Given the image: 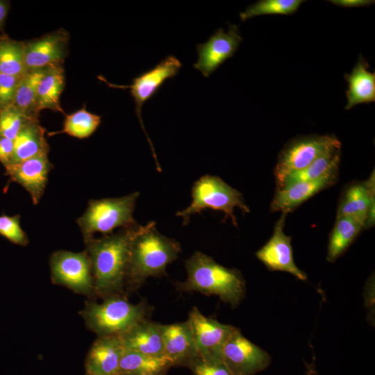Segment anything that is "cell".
<instances>
[{
    "instance_id": "836d02e7",
    "label": "cell",
    "mask_w": 375,
    "mask_h": 375,
    "mask_svg": "<svg viewBox=\"0 0 375 375\" xmlns=\"http://www.w3.org/2000/svg\"><path fill=\"white\" fill-rule=\"evenodd\" d=\"M21 76L0 74V108L12 104Z\"/></svg>"
},
{
    "instance_id": "f35d334b",
    "label": "cell",
    "mask_w": 375,
    "mask_h": 375,
    "mask_svg": "<svg viewBox=\"0 0 375 375\" xmlns=\"http://www.w3.org/2000/svg\"><path fill=\"white\" fill-rule=\"evenodd\" d=\"M166 372H162L156 373V374H142V375H166Z\"/></svg>"
},
{
    "instance_id": "f546056e",
    "label": "cell",
    "mask_w": 375,
    "mask_h": 375,
    "mask_svg": "<svg viewBox=\"0 0 375 375\" xmlns=\"http://www.w3.org/2000/svg\"><path fill=\"white\" fill-rule=\"evenodd\" d=\"M303 2L302 0H260L240 12V17L242 21H245L259 15H292Z\"/></svg>"
},
{
    "instance_id": "83f0119b",
    "label": "cell",
    "mask_w": 375,
    "mask_h": 375,
    "mask_svg": "<svg viewBox=\"0 0 375 375\" xmlns=\"http://www.w3.org/2000/svg\"><path fill=\"white\" fill-rule=\"evenodd\" d=\"M101 122V116L89 112L84 106L76 112L65 115L62 129L49 132L47 135L51 137L65 133L74 138L84 139L89 138L94 133Z\"/></svg>"
},
{
    "instance_id": "ba28073f",
    "label": "cell",
    "mask_w": 375,
    "mask_h": 375,
    "mask_svg": "<svg viewBox=\"0 0 375 375\" xmlns=\"http://www.w3.org/2000/svg\"><path fill=\"white\" fill-rule=\"evenodd\" d=\"M52 282L83 294H94L91 262L87 251L53 252L49 260Z\"/></svg>"
},
{
    "instance_id": "8fae6325",
    "label": "cell",
    "mask_w": 375,
    "mask_h": 375,
    "mask_svg": "<svg viewBox=\"0 0 375 375\" xmlns=\"http://www.w3.org/2000/svg\"><path fill=\"white\" fill-rule=\"evenodd\" d=\"M69 33L64 28L24 41L27 70L63 65L69 53Z\"/></svg>"
},
{
    "instance_id": "d590c367",
    "label": "cell",
    "mask_w": 375,
    "mask_h": 375,
    "mask_svg": "<svg viewBox=\"0 0 375 375\" xmlns=\"http://www.w3.org/2000/svg\"><path fill=\"white\" fill-rule=\"evenodd\" d=\"M328 1L334 5L346 8L367 6L374 3V1L372 0H331Z\"/></svg>"
},
{
    "instance_id": "6da1fadb",
    "label": "cell",
    "mask_w": 375,
    "mask_h": 375,
    "mask_svg": "<svg viewBox=\"0 0 375 375\" xmlns=\"http://www.w3.org/2000/svg\"><path fill=\"white\" fill-rule=\"evenodd\" d=\"M142 226L138 224L116 233L84 240L95 294L103 298L121 294L126 285L131 243Z\"/></svg>"
},
{
    "instance_id": "f1b7e54d",
    "label": "cell",
    "mask_w": 375,
    "mask_h": 375,
    "mask_svg": "<svg viewBox=\"0 0 375 375\" xmlns=\"http://www.w3.org/2000/svg\"><path fill=\"white\" fill-rule=\"evenodd\" d=\"M27 71L24 61V41L0 36V74L21 76Z\"/></svg>"
},
{
    "instance_id": "7a4b0ae2",
    "label": "cell",
    "mask_w": 375,
    "mask_h": 375,
    "mask_svg": "<svg viewBox=\"0 0 375 375\" xmlns=\"http://www.w3.org/2000/svg\"><path fill=\"white\" fill-rule=\"evenodd\" d=\"M185 268L187 278L176 283L177 290L216 295L232 307L243 299L245 281L239 271L225 267L199 251L185 261Z\"/></svg>"
},
{
    "instance_id": "ab89813d",
    "label": "cell",
    "mask_w": 375,
    "mask_h": 375,
    "mask_svg": "<svg viewBox=\"0 0 375 375\" xmlns=\"http://www.w3.org/2000/svg\"><path fill=\"white\" fill-rule=\"evenodd\" d=\"M1 34H3V33H1ZM1 34H0V36H1Z\"/></svg>"
},
{
    "instance_id": "cb8c5ba5",
    "label": "cell",
    "mask_w": 375,
    "mask_h": 375,
    "mask_svg": "<svg viewBox=\"0 0 375 375\" xmlns=\"http://www.w3.org/2000/svg\"><path fill=\"white\" fill-rule=\"evenodd\" d=\"M47 68L27 70L18 83L12 105L29 119H38V88Z\"/></svg>"
},
{
    "instance_id": "30bf717a",
    "label": "cell",
    "mask_w": 375,
    "mask_h": 375,
    "mask_svg": "<svg viewBox=\"0 0 375 375\" xmlns=\"http://www.w3.org/2000/svg\"><path fill=\"white\" fill-rule=\"evenodd\" d=\"M222 360L233 375H254L271 362L269 355L243 336L238 328L224 344Z\"/></svg>"
},
{
    "instance_id": "ffe728a7",
    "label": "cell",
    "mask_w": 375,
    "mask_h": 375,
    "mask_svg": "<svg viewBox=\"0 0 375 375\" xmlns=\"http://www.w3.org/2000/svg\"><path fill=\"white\" fill-rule=\"evenodd\" d=\"M369 67L366 60L360 55L352 72L344 75L349 84L346 110L358 104L375 101V73L369 72Z\"/></svg>"
},
{
    "instance_id": "603a6c76",
    "label": "cell",
    "mask_w": 375,
    "mask_h": 375,
    "mask_svg": "<svg viewBox=\"0 0 375 375\" xmlns=\"http://www.w3.org/2000/svg\"><path fill=\"white\" fill-rule=\"evenodd\" d=\"M65 85L63 65L48 67L38 88V110L40 112L42 110L49 109L65 115L60 105V96Z\"/></svg>"
},
{
    "instance_id": "8d00e7d4",
    "label": "cell",
    "mask_w": 375,
    "mask_h": 375,
    "mask_svg": "<svg viewBox=\"0 0 375 375\" xmlns=\"http://www.w3.org/2000/svg\"><path fill=\"white\" fill-rule=\"evenodd\" d=\"M10 7L9 1L0 0V34L3 33V27Z\"/></svg>"
},
{
    "instance_id": "74e56055",
    "label": "cell",
    "mask_w": 375,
    "mask_h": 375,
    "mask_svg": "<svg viewBox=\"0 0 375 375\" xmlns=\"http://www.w3.org/2000/svg\"><path fill=\"white\" fill-rule=\"evenodd\" d=\"M315 357H313V359L311 362L305 363L306 368L305 375H317V372L315 364Z\"/></svg>"
},
{
    "instance_id": "4316f807",
    "label": "cell",
    "mask_w": 375,
    "mask_h": 375,
    "mask_svg": "<svg viewBox=\"0 0 375 375\" xmlns=\"http://www.w3.org/2000/svg\"><path fill=\"white\" fill-rule=\"evenodd\" d=\"M363 227L362 224L351 217H337L328 241L326 260L334 262L339 258Z\"/></svg>"
},
{
    "instance_id": "484cf974",
    "label": "cell",
    "mask_w": 375,
    "mask_h": 375,
    "mask_svg": "<svg viewBox=\"0 0 375 375\" xmlns=\"http://www.w3.org/2000/svg\"><path fill=\"white\" fill-rule=\"evenodd\" d=\"M340 160V148L331 149L306 168L288 175L278 188L297 182L317 180L328 174L338 172Z\"/></svg>"
},
{
    "instance_id": "277c9868",
    "label": "cell",
    "mask_w": 375,
    "mask_h": 375,
    "mask_svg": "<svg viewBox=\"0 0 375 375\" xmlns=\"http://www.w3.org/2000/svg\"><path fill=\"white\" fill-rule=\"evenodd\" d=\"M148 306L131 303L121 294L106 297L103 302L88 301L81 311L87 326L99 337L119 336L145 319Z\"/></svg>"
},
{
    "instance_id": "1f68e13d",
    "label": "cell",
    "mask_w": 375,
    "mask_h": 375,
    "mask_svg": "<svg viewBox=\"0 0 375 375\" xmlns=\"http://www.w3.org/2000/svg\"><path fill=\"white\" fill-rule=\"evenodd\" d=\"M0 235L18 245L26 246L28 244V237L20 226L19 215L0 216Z\"/></svg>"
},
{
    "instance_id": "4dcf8cb0",
    "label": "cell",
    "mask_w": 375,
    "mask_h": 375,
    "mask_svg": "<svg viewBox=\"0 0 375 375\" xmlns=\"http://www.w3.org/2000/svg\"><path fill=\"white\" fill-rule=\"evenodd\" d=\"M32 120L12 105L0 108V136L14 140L21 128Z\"/></svg>"
},
{
    "instance_id": "2e32d148",
    "label": "cell",
    "mask_w": 375,
    "mask_h": 375,
    "mask_svg": "<svg viewBox=\"0 0 375 375\" xmlns=\"http://www.w3.org/2000/svg\"><path fill=\"white\" fill-rule=\"evenodd\" d=\"M164 356L174 366L189 367L199 357L188 321L160 324Z\"/></svg>"
},
{
    "instance_id": "60d3db41",
    "label": "cell",
    "mask_w": 375,
    "mask_h": 375,
    "mask_svg": "<svg viewBox=\"0 0 375 375\" xmlns=\"http://www.w3.org/2000/svg\"><path fill=\"white\" fill-rule=\"evenodd\" d=\"M86 375H88V374H86Z\"/></svg>"
},
{
    "instance_id": "8992f818",
    "label": "cell",
    "mask_w": 375,
    "mask_h": 375,
    "mask_svg": "<svg viewBox=\"0 0 375 375\" xmlns=\"http://www.w3.org/2000/svg\"><path fill=\"white\" fill-rule=\"evenodd\" d=\"M240 208L244 212H249L240 192L226 184L220 178L206 175L197 181L192 189V202L185 209L176 213L183 219V224L189 222L192 215L210 208L223 211L226 217H230L237 226L234 208Z\"/></svg>"
},
{
    "instance_id": "d6986e66",
    "label": "cell",
    "mask_w": 375,
    "mask_h": 375,
    "mask_svg": "<svg viewBox=\"0 0 375 375\" xmlns=\"http://www.w3.org/2000/svg\"><path fill=\"white\" fill-rule=\"evenodd\" d=\"M124 349L164 356L160 324L143 319L119 336Z\"/></svg>"
},
{
    "instance_id": "7402d4cb",
    "label": "cell",
    "mask_w": 375,
    "mask_h": 375,
    "mask_svg": "<svg viewBox=\"0 0 375 375\" xmlns=\"http://www.w3.org/2000/svg\"><path fill=\"white\" fill-rule=\"evenodd\" d=\"M13 142L14 151L10 165L42 153H49V146L45 137V129L38 119L26 123Z\"/></svg>"
},
{
    "instance_id": "d6a6232c",
    "label": "cell",
    "mask_w": 375,
    "mask_h": 375,
    "mask_svg": "<svg viewBox=\"0 0 375 375\" xmlns=\"http://www.w3.org/2000/svg\"><path fill=\"white\" fill-rule=\"evenodd\" d=\"M193 375H233L223 361L210 362L201 358L190 367Z\"/></svg>"
},
{
    "instance_id": "d4e9b609",
    "label": "cell",
    "mask_w": 375,
    "mask_h": 375,
    "mask_svg": "<svg viewBox=\"0 0 375 375\" xmlns=\"http://www.w3.org/2000/svg\"><path fill=\"white\" fill-rule=\"evenodd\" d=\"M173 367L165 356H149L124 349L118 375H142L167 372Z\"/></svg>"
},
{
    "instance_id": "9c48e42d",
    "label": "cell",
    "mask_w": 375,
    "mask_h": 375,
    "mask_svg": "<svg viewBox=\"0 0 375 375\" xmlns=\"http://www.w3.org/2000/svg\"><path fill=\"white\" fill-rule=\"evenodd\" d=\"M187 321L199 357L206 361H222L223 346L238 328L206 317L197 307L190 310Z\"/></svg>"
},
{
    "instance_id": "5bb4252c",
    "label": "cell",
    "mask_w": 375,
    "mask_h": 375,
    "mask_svg": "<svg viewBox=\"0 0 375 375\" xmlns=\"http://www.w3.org/2000/svg\"><path fill=\"white\" fill-rule=\"evenodd\" d=\"M286 214L283 213L275 224L269 240L256 253V257L269 269L288 272L299 280H306L307 275L296 265L291 238L284 233Z\"/></svg>"
},
{
    "instance_id": "4fadbf2b",
    "label": "cell",
    "mask_w": 375,
    "mask_h": 375,
    "mask_svg": "<svg viewBox=\"0 0 375 375\" xmlns=\"http://www.w3.org/2000/svg\"><path fill=\"white\" fill-rule=\"evenodd\" d=\"M242 38L236 25H230L227 32L218 29L204 43L197 46L198 60L194 67L208 78L237 51Z\"/></svg>"
},
{
    "instance_id": "9a60e30c",
    "label": "cell",
    "mask_w": 375,
    "mask_h": 375,
    "mask_svg": "<svg viewBox=\"0 0 375 375\" xmlns=\"http://www.w3.org/2000/svg\"><path fill=\"white\" fill-rule=\"evenodd\" d=\"M53 168L48 153H42L6 167L10 180L22 185L30 194L34 205L42 198L48 174Z\"/></svg>"
},
{
    "instance_id": "3957f363",
    "label": "cell",
    "mask_w": 375,
    "mask_h": 375,
    "mask_svg": "<svg viewBox=\"0 0 375 375\" xmlns=\"http://www.w3.org/2000/svg\"><path fill=\"white\" fill-rule=\"evenodd\" d=\"M151 222L142 226L130 247L126 283L137 288L147 278L165 273L167 266L177 258L180 244L160 234Z\"/></svg>"
},
{
    "instance_id": "e575fe53",
    "label": "cell",
    "mask_w": 375,
    "mask_h": 375,
    "mask_svg": "<svg viewBox=\"0 0 375 375\" xmlns=\"http://www.w3.org/2000/svg\"><path fill=\"white\" fill-rule=\"evenodd\" d=\"M13 151V140L0 136V162L5 168L12 163Z\"/></svg>"
},
{
    "instance_id": "ac0fdd59",
    "label": "cell",
    "mask_w": 375,
    "mask_h": 375,
    "mask_svg": "<svg viewBox=\"0 0 375 375\" xmlns=\"http://www.w3.org/2000/svg\"><path fill=\"white\" fill-rule=\"evenodd\" d=\"M338 172L310 181H300L278 188L271 204L272 211L287 214L318 192L332 185Z\"/></svg>"
},
{
    "instance_id": "5b68a950",
    "label": "cell",
    "mask_w": 375,
    "mask_h": 375,
    "mask_svg": "<svg viewBox=\"0 0 375 375\" xmlns=\"http://www.w3.org/2000/svg\"><path fill=\"white\" fill-rule=\"evenodd\" d=\"M138 192L118 198L91 199L85 212L76 219L83 239L93 237L94 233H112L114 229L128 228L138 223L133 218Z\"/></svg>"
},
{
    "instance_id": "44dd1931",
    "label": "cell",
    "mask_w": 375,
    "mask_h": 375,
    "mask_svg": "<svg viewBox=\"0 0 375 375\" xmlns=\"http://www.w3.org/2000/svg\"><path fill=\"white\" fill-rule=\"evenodd\" d=\"M374 203V174L362 184L350 187L338 207L337 217H349L365 227L370 206Z\"/></svg>"
},
{
    "instance_id": "7c38bea8",
    "label": "cell",
    "mask_w": 375,
    "mask_h": 375,
    "mask_svg": "<svg viewBox=\"0 0 375 375\" xmlns=\"http://www.w3.org/2000/svg\"><path fill=\"white\" fill-rule=\"evenodd\" d=\"M182 63L174 56L169 55L162 60L156 66L133 79V83L128 85H117L107 83L108 85L117 88H128L135 103V112L142 127L149 141L145 131L141 117V109L144 103L151 99L168 78L177 75Z\"/></svg>"
},
{
    "instance_id": "52a82bcc",
    "label": "cell",
    "mask_w": 375,
    "mask_h": 375,
    "mask_svg": "<svg viewBox=\"0 0 375 375\" xmlns=\"http://www.w3.org/2000/svg\"><path fill=\"white\" fill-rule=\"evenodd\" d=\"M340 147V142L332 135L306 136L290 142L280 153L275 167L278 187L290 174L306 168L328 151Z\"/></svg>"
},
{
    "instance_id": "e0dca14e",
    "label": "cell",
    "mask_w": 375,
    "mask_h": 375,
    "mask_svg": "<svg viewBox=\"0 0 375 375\" xmlns=\"http://www.w3.org/2000/svg\"><path fill=\"white\" fill-rule=\"evenodd\" d=\"M124 348L119 336L99 337L90 347L85 359L88 375H118Z\"/></svg>"
}]
</instances>
